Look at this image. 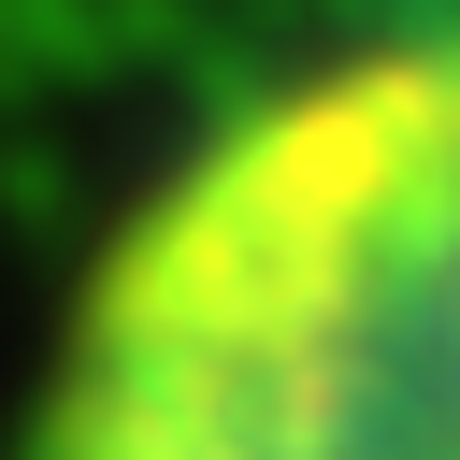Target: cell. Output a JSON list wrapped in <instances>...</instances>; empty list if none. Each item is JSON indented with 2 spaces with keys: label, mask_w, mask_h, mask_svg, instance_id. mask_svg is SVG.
<instances>
[{
  "label": "cell",
  "mask_w": 460,
  "mask_h": 460,
  "mask_svg": "<svg viewBox=\"0 0 460 460\" xmlns=\"http://www.w3.org/2000/svg\"><path fill=\"white\" fill-rule=\"evenodd\" d=\"M14 460H460V14L230 101L101 230Z\"/></svg>",
  "instance_id": "cell-1"
}]
</instances>
